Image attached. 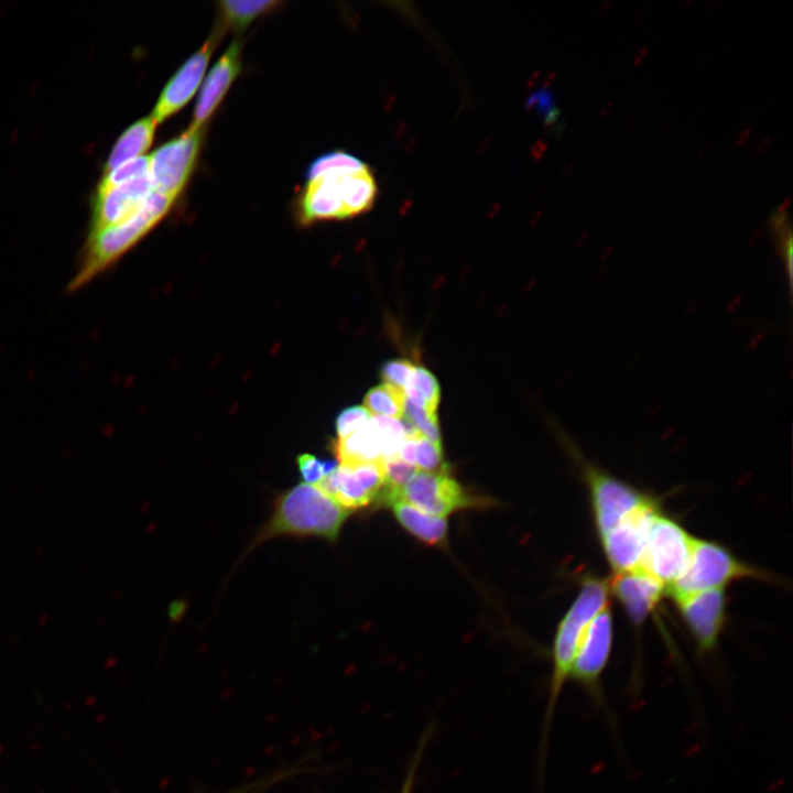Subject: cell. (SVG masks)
Wrapping results in <instances>:
<instances>
[{"mask_svg":"<svg viewBox=\"0 0 793 793\" xmlns=\"http://www.w3.org/2000/svg\"><path fill=\"white\" fill-rule=\"evenodd\" d=\"M174 200V197L152 191L129 218L88 231L66 291L74 293L82 290L111 268L167 214Z\"/></svg>","mask_w":793,"mask_h":793,"instance_id":"1","label":"cell"},{"mask_svg":"<svg viewBox=\"0 0 793 793\" xmlns=\"http://www.w3.org/2000/svg\"><path fill=\"white\" fill-rule=\"evenodd\" d=\"M609 595L608 579L595 575L585 576L578 595L556 629L553 669L542 729L541 759L544 757V748L558 698L565 683L571 680L573 663L582 639L595 616L610 604Z\"/></svg>","mask_w":793,"mask_h":793,"instance_id":"2","label":"cell"},{"mask_svg":"<svg viewBox=\"0 0 793 793\" xmlns=\"http://www.w3.org/2000/svg\"><path fill=\"white\" fill-rule=\"evenodd\" d=\"M349 511L317 486L298 484L275 501L272 517L254 544L279 535L319 536L335 541Z\"/></svg>","mask_w":793,"mask_h":793,"instance_id":"3","label":"cell"},{"mask_svg":"<svg viewBox=\"0 0 793 793\" xmlns=\"http://www.w3.org/2000/svg\"><path fill=\"white\" fill-rule=\"evenodd\" d=\"M742 578L768 580L769 574L741 562L725 546L695 537L688 564L680 578L666 589L671 598L725 588Z\"/></svg>","mask_w":793,"mask_h":793,"instance_id":"4","label":"cell"},{"mask_svg":"<svg viewBox=\"0 0 793 793\" xmlns=\"http://www.w3.org/2000/svg\"><path fill=\"white\" fill-rule=\"evenodd\" d=\"M578 458L585 482L588 487L591 515L598 539L605 536L628 515L644 507L653 497L634 486L609 475L582 457L577 448L572 447Z\"/></svg>","mask_w":793,"mask_h":793,"instance_id":"5","label":"cell"},{"mask_svg":"<svg viewBox=\"0 0 793 793\" xmlns=\"http://www.w3.org/2000/svg\"><path fill=\"white\" fill-rule=\"evenodd\" d=\"M695 536L661 509L654 514L640 567L667 589L685 571Z\"/></svg>","mask_w":793,"mask_h":793,"instance_id":"6","label":"cell"},{"mask_svg":"<svg viewBox=\"0 0 793 793\" xmlns=\"http://www.w3.org/2000/svg\"><path fill=\"white\" fill-rule=\"evenodd\" d=\"M395 500L406 501L423 512L444 518L478 503L445 471L424 470H416L399 490H382L377 499L385 506Z\"/></svg>","mask_w":793,"mask_h":793,"instance_id":"7","label":"cell"},{"mask_svg":"<svg viewBox=\"0 0 793 793\" xmlns=\"http://www.w3.org/2000/svg\"><path fill=\"white\" fill-rule=\"evenodd\" d=\"M612 640L613 623L609 604L589 623L571 673V680L578 683L600 708H607L601 677L611 654Z\"/></svg>","mask_w":793,"mask_h":793,"instance_id":"8","label":"cell"},{"mask_svg":"<svg viewBox=\"0 0 793 793\" xmlns=\"http://www.w3.org/2000/svg\"><path fill=\"white\" fill-rule=\"evenodd\" d=\"M204 138V128L187 129L157 148L149 157V180L154 192L176 198L189 178Z\"/></svg>","mask_w":793,"mask_h":793,"instance_id":"9","label":"cell"},{"mask_svg":"<svg viewBox=\"0 0 793 793\" xmlns=\"http://www.w3.org/2000/svg\"><path fill=\"white\" fill-rule=\"evenodd\" d=\"M696 649L700 654L711 653L727 620L725 588L709 589L672 598Z\"/></svg>","mask_w":793,"mask_h":793,"instance_id":"10","label":"cell"},{"mask_svg":"<svg viewBox=\"0 0 793 793\" xmlns=\"http://www.w3.org/2000/svg\"><path fill=\"white\" fill-rule=\"evenodd\" d=\"M660 509L659 502L653 499L599 539L613 573L640 567L650 523Z\"/></svg>","mask_w":793,"mask_h":793,"instance_id":"11","label":"cell"},{"mask_svg":"<svg viewBox=\"0 0 793 793\" xmlns=\"http://www.w3.org/2000/svg\"><path fill=\"white\" fill-rule=\"evenodd\" d=\"M316 486L348 511L363 508L378 499L384 486L383 461L340 464Z\"/></svg>","mask_w":793,"mask_h":793,"instance_id":"12","label":"cell"},{"mask_svg":"<svg viewBox=\"0 0 793 793\" xmlns=\"http://www.w3.org/2000/svg\"><path fill=\"white\" fill-rule=\"evenodd\" d=\"M222 33L224 26H217L204 45L170 78L152 112V118L156 123L163 122L178 111L192 98Z\"/></svg>","mask_w":793,"mask_h":793,"instance_id":"13","label":"cell"},{"mask_svg":"<svg viewBox=\"0 0 793 793\" xmlns=\"http://www.w3.org/2000/svg\"><path fill=\"white\" fill-rule=\"evenodd\" d=\"M152 191L149 174L116 186L96 187L88 231L107 228L129 218Z\"/></svg>","mask_w":793,"mask_h":793,"instance_id":"14","label":"cell"},{"mask_svg":"<svg viewBox=\"0 0 793 793\" xmlns=\"http://www.w3.org/2000/svg\"><path fill=\"white\" fill-rule=\"evenodd\" d=\"M608 585L610 594L634 626H641L647 620L666 593L665 586L641 567L612 573Z\"/></svg>","mask_w":793,"mask_h":793,"instance_id":"15","label":"cell"},{"mask_svg":"<svg viewBox=\"0 0 793 793\" xmlns=\"http://www.w3.org/2000/svg\"><path fill=\"white\" fill-rule=\"evenodd\" d=\"M240 55L241 44L238 40H235L205 78L194 110V120L189 129L197 130L203 128L206 120L218 107L240 72Z\"/></svg>","mask_w":793,"mask_h":793,"instance_id":"16","label":"cell"},{"mask_svg":"<svg viewBox=\"0 0 793 793\" xmlns=\"http://www.w3.org/2000/svg\"><path fill=\"white\" fill-rule=\"evenodd\" d=\"M344 174L328 173L307 180L298 202L301 222L346 219L341 192Z\"/></svg>","mask_w":793,"mask_h":793,"instance_id":"17","label":"cell"},{"mask_svg":"<svg viewBox=\"0 0 793 793\" xmlns=\"http://www.w3.org/2000/svg\"><path fill=\"white\" fill-rule=\"evenodd\" d=\"M389 506L402 526L424 543L443 545L446 542V518L423 512L403 500H395Z\"/></svg>","mask_w":793,"mask_h":793,"instance_id":"18","label":"cell"},{"mask_svg":"<svg viewBox=\"0 0 793 793\" xmlns=\"http://www.w3.org/2000/svg\"><path fill=\"white\" fill-rule=\"evenodd\" d=\"M156 124L152 116H149L129 126L113 144L104 173L142 156L153 141Z\"/></svg>","mask_w":793,"mask_h":793,"instance_id":"19","label":"cell"},{"mask_svg":"<svg viewBox=\"0 0 793 793\" xmlns=\"http://www.w3.org/2000/svg\"><path fill=\"white\" fill-rule=\"evenodd\" d=\"M333 449L343 465L383 461L381 445L370 421L347 437L337 438Z\"/></svg>","mask_w":793,"mask_h":793,"instance_id":"20","label":"cell"},{"mask_svg":"<svg viewBox=\"0 0 793 793\" xmlns=\"http://www.w3.org/2000/svg\"><path fill=\"white\" fill-rule=\"evenodd\" d=\"M345 218L370 210L378 196V184L369 166L341 177Z\"/></svg>","mask_w":793,"mask_h":793,"instance_id":"21","label":"cell"},{"mask_svg":"<svg viewBox=\"0 0 793 793\" xmlns=\"http://www.w3.org/2000/svg\"><path fill=\"white\" fill-rule=\"evenodd\" d=\"M278 1L262 0V1H241V0H226L220 1V13H221V25L232 28L237 31L243 30L250 22L257 17L263 14L267 11L272 10Z\"/></svg>","mask_w":793,"mask_h":793,"instance_id":"22","label":"cell"},{"mask_svg":"<svg viewBox=\"0 0 793 793\" xmlns=\"http://www.w3.org/2000/svg\"><path fill=\"white\" fill-rule=\"evenodd\" d=\"M405 395L400 389L383 383L369 390L363 404L373 416L402 419L404 413Z\"/></svg>","mask_w":793,"mask_h":793,"instance_id":"23","label":"cell"},{"mask_svg":"<svg viewBox=\"0 0 793 793\" xmlns=\"http://www.w3.org/2000/svg\"><path fill=\"white\" fill-rule=\"evenodd\" d=\"M405 398L431 414H436L439 403V384L425 368L416 367L411 382L404 390Z\"/></svg>","mask_w":793,"mask_h":793,"instance_id":"24","label":"cell"},{"mask_svg":"<svg viewBox=\"0 0 793 793\" xmlns=\"http://www.w3.org/2000/svg\"><path fill=\"white\" fill-rule=\"evenodd\" d=\"M368 165L359 157L338 150L317 157L307 171V180L328 173H349L366 169Z\"/></svg>","mask_w":793,"mask_h":793,"instance_id":"25","label":"cell"},{"mask_svg":"<svg viewBox=\"0 0 793 793\" xmlns=\"http://www.w3.org/2000/svg\"><path fill=\"white\" fill-rule=\"evenodd\" d=\"M416 432L435 443L441 444V433L436 414H431L405 398L403 417Z\"/></svg>","mask_w":793,"mask_h":793,"instance_id":"26","label":"cell"},{"mask_svg":"<svg viewBox=\"0 0 793 793\" xmlns=\"http://www.w3.org/2000/svg\"><path fill=\"white\" fill-rule=\"evenodd\" d=\"M149 174V157L140 156L102 173L96 187L105 188L127 183Z\"/></svg>","mask_w":793,"mask_h":793,"instance_id":"27","label":"cell"},{"mask_svg":"<svg viewBox=\"0 0 793 793\" xmlns=\"http://www.w3.org/2000/svg\"><path fill=\"white\" fill-rule=\"evenodd\" d=\"M415 467L424 471H446L441 444L420 436L415 449Z\"/></svg>","mask_w":793,"mask_h":793,"instance_id":"28","label":"cell"},{"mask_svg":"<svg viewBox=\"0 0 793 793\" xmlns=\"http://www.w3.org/2000/svg\"><path fill=\"white\" fill-rule=\"evenodd\" d=\"M297 466L302 478L306 484H317L325 476L337 468L335 459L322 460L311 454H302L297 457Z\"/></svg>","mask_w":793,"mask_h":793,"instance_id":"29","label":"cell"},{"mask_svg":"<svg viewBox=\"0 0 793 793\" xmlns=\"http://www.w3.org/2000/svg\"><path fill=\"white\" fill-rule=\"evenodd\" d=\"M383 471L384 486L382 490H399L409 481L416 469L394 456L383 460Z\"/></svg>","mask_w":793,"mask_h":793,"instance_id":"30","label":"cell"},{"mask_svg":"<svg viewBox=\"0 0 793 793\" xmlns=\"http://www.w3.org/2000/svg\"><path fill=\"white\" fill-rule=\"evenodd\" d=\"M415 366L408 360H391L382 365L380 376L384 383L404 392L415 371Z\"/></svg>","mask_w":793,"mask_h":793,"instance_id":"31","label":"cell"},{"mask_svg":"<svg viewBox=\"0 0 793 793\" xmlns=\"http://www.w3.org/2000/svg\"><path fill=\"white\" fill-rule=\"evenodd\" d=\"M372 417L365 406H350L341 411L336 419V432L338 438L348 435L363 427Z\"/></svg>","mask_w":793,"mask_h":793,"instance_id":"32","label":"cell"},{"mask_svg":"<svg viewBox=\"0 0 793 793\" xmlns=\"http://www.w3.org/2000/svg\"><path fill=\"white\" fill-rule=\"evenodd\" d=\"M774 229H776V236L779 238V247L781 254L785 263L786 274L789 279L790 289L792 286V235L791 228L784 217H775Z\"/></svg>","mask_w":793,"mask_h":793,"instance_id":"33","label":"cell"},{"mask_svg":"<svg viewBox=\"0 0 793 793\" xmlns=\"http://www.w3.org/2000/svg\"><path fill=\"white\" fill-rule=\"evenodd\" d=\"M423 740L424 741L421 742V747L419 748V750L415 754V758L413 759V762H412L411 767L409 768L406 778H405L399 793H412V790L414 786V780H415V775H416V771H417V765L421 760L422 749L424 748L426 739L424 738Z\"/></svg>","mask_w":793,"mask_h":793,"instance_id":"34","label":"cell"}]
</instances>
